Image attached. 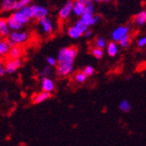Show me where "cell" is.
Returning <instances> with one entry per match:
<instances>
[{"label":"cell","instance_id":"cell-33","mask_svg":"<svg viewBox=\"0 0 146 146\" xmlns=\"http://www.w3.org/2000/svg\"><path fill=\"white\" fill-rule=\"evenodd\" d=\"M100 20H101V16L100 15L94 16V17H93V19H92V22H91V25H96Z\"/></svg>","mask_w":146,"mask_h":146},{"label":"cell","instance_id":"cell-17","mask_svg":"<svg viewBox=\"0 0 146 146\" xmlns=\"http://www.w3.org/2000/svg\"><path fill=\"white\" fill-rule=\"evenodd\" d=\"M68 34L72 38H79L82 35H83V33L80 31L75 26H72L68 31Z\"/></svg>","mask_w":146,"mask_h":146},{"label":"cell","instance_id":"cell-18","mask_svg":"<svg viewBox=\"0 0 146 146\" xmlns=\"http://www.w3.org/2000/svg\"><path fill=\"white\" fill-rule=\"evenodd\" d=\"M108 54L111 57H115L118 52V46L115 42H110L107 46Z\"/></svg>","mask_w":146,"mask_h":146},{"label":"cell","instance_id":"cell-6","mask_svg":"<svg viewBox=\"0 0 146 146\" xmlns=\"http://www.w3.org/2000/svg\"><path fill=\"white\" fill-rule=\"evenodd\" d=\"M21 67V60L19 59H11L8 60L5 64V68L7 74H12L14 73L18 68Z\"/></svg>","mask_w":146,"mask_h":146},{"label":"cell","instance_id":"cell-36","mask_svg":"<svg viewBox=\"0 0 146 146\" xmlns=\"http://www.w3.org/2000/svg\"><path fill=\"white\" fill-rule=\"evenodd\" d=\"M6 42H7V43H8V45H9V46H11V48L14 47V46H16V44H15L14 42H13V41L11 40V39L10 38H9L7 39V40H6Z\"/></svg>","mask_w":146,"mask_h":146},{"label":"cell","instance_id":"cell-39","mask_svg":"<svg viewBox=\"0 0 146 146\" xmlns=\"http://www.w3.org/2000/svg\"><path fill=\"white\" fill-rule=\"evenodd\" d=\"M85 5L86 6L93 5V0H85Z\"/></svg>","mask_w":146,"mask_h":146},{"label":"cell","instance_id":"cell-8","mask_svg":"<svg viewBox=\"0 0 146 146\" xmlns=\"http://www.w3.org/2000/svg\"><path fill=\"white\" fill-rule=\"evenodd\" d=\"M6 22L8 24V26L9 28L11 30V31H19L21 29V27L23 26V24H21L14 16L11 15L7 19H6Z\"/></svg>","mask_w":146,"mask_h":146},{"label":"cell","instance_id":"cell-12","mask_svg":"<svg viewBox=\"0 0 146 146\" xmlns=\"http://www.w3.org/2000/svg\"><path fill=\"white\" fill-rule=\"evenodd\" d=\"M17 2L16 0H3L1 9L4 11H9L17 9Z\"/></svg>","mask_w":146,"mask_h":146},{"label":"cell","instance_id":"cell-2","mask_svg":"<svg viewBox=\"0 0 146 146\" xmlns=\"http://www.w3.org/2000/svg\"><path fill=\"white\" fill-rule=\"evenodd\" d=\"M10 38L16 45H19V44H22L27 40L28 34H27V33H25V32L12 31L10 34Z\"/></svg>","mask_w":146,"mask_h":146},{"label":"cell","instance_id":"cell-41","mask_svg":"<svg viewBox=\"0 0 146 146\" xmlns=\"http://www.w3.org/2000/svg\"><path fill=\"white\" fill-rule=\"evenodd\" d=\"M93 1H95V2H101L102 0H93Z\"/></svg>","mask_w":146,"mask_h":146},{"label":"cell","instance_id":"cell-10","mask_svg":"<svg viewBox=\"0 0 146 146\" xmlns=\"http://www.w3.org/2000/svg\"><path fill=\"white\" fill-rule=\"evenodd\" d=\"M39 24L42 26V29L46 33H50L54 30V25H52V20L47 17L39 20Z\"/></svg>","mask_w":146,"mask_h":146},{"label":"cell","instance_id":"cell-22","mask_svg":"<svg viewBox=\"0 0 146 146\" xmlns=\"http://www.w3.org/2000/svg\"><path fill=\"white\" fill-rule=\"evenodd\" d=\"M11 49V46L8 45V43L6 42V40H5V41L2 40L1 42H0V54H1L2 56L7 54L8 52H10Z\"/></svg>","mask_w":146,"mask_h":146},{"label":"cell","instance_id":"cell-13","mask_svg":"<svg viewBox=\"0 0 146 146\" xmlns=\"http://www.w3.org/2000/svg\"><path fill=\"white\" fill-rule=\"evenodd\" d=\"M52 97L51 92H46V91H43L38 93V94L33 98V103L34 104H38V103H41L48 99H50Z\"/></svg>","mask_w":146,"mask_h":146},{"label":"cell","instance_id":"cell-3","mask_svg":"<svg viewBox=\"0 0 146 146\" xmlns=\"http://www.w3.org/2000/svg\"><path fill=\"white\" fill-rule=\"evenodd\" d=\"M129 33V28L128 26H119V27L115 28L113 32H112V39L113 41H119L121 39L125 37L126 35H128Z\"/></svg>","mask_w":146,"mask_h":146},{"label":"cell","instance_id":"cell-29","mask_svg":"<svg viewBox=\"0 0 146 146\" xmlns=\"http://www.w3.org/2000/svg\"><path fill=\"white\" fill-rule=\"evenodd\" d=\"M32 2V0H19L17 2V9L16 10H20L21 8L30 5V3Z\"/></svg>","mask_w":146,"mask_h":146},{"label":"cell","instance_id":"cell-27","mask_svg":"<svg viewBox=\"0 0 146 146\" xmlns=\"http://www.w3.org/2000/svg\"><path fill=\"white\" fill-rule=\"evenodd\" d=\"M91 52H92L93 56L96 57V59H102V56H103V50L101 49V48H98V47L93 48Z\"/></svg>","mask_w":146,"mask_h":146},{"label":"cell","instance_id":"cell-14","mask_svg":"<svg viewBox=\"0 0 146 146\" xmlns=\"http://www.w3.org/2000/svg\"><path fill=\"white\" fill-rule=\"evenodd\" d=\"M10 28L8 26V24L6 22V20L5 19H1L0 21V33H1L2 37H6L8 35H10Z\"/></svg>","mask_w":146,"mask_h":146},{"label":"cell","instance_id":"cell-37","mask_svg":"<svg viewBox=\"0 0 146 146\" xmlns=\"http://www.w3.org/2000/svg\"><path fill=\"white\" fill-rule=\"evenodd\" d=\"M6 73H7V72H6L5 67L4 68L3 66H1V68H0V75H1V76H4Z\"/></svg>","mask_w":146,"mask_h":146},{"label":"cell","instance_id":"cell-5","mask_svg":"<svg viewBox=\"0 0 146 146\" xmlns=\"http://www.w3.org/2000/svg\"><path fill=\"white\" fill-rule=\"evenodd\" d=\"M33 18L40 20L46 17H47L48 14V10L40 5H33Z\"/></svg>","mask_w":146,"mask_h":146},{"label":"cell","instance_id":"cell-7","mask_svg":"<svg viewBox=\"0 0 146 146\" xmlns=\"http://www.w3.org/2000/svg\"><path fill=\"white\" fill-rule=\"evenodd\" d=\"M86 5H85V0H75L74 2V8L73 12L77 16H82L85 12Z\"/></svg>","mask_w":146,"mask_h":146},{"label":"cell","instance_id":"cell-1","mask_svg":"<svg viewBox=\"0 0 146 146\" xmlns=\"http://www.w3.org/2000/svg\"><path fill=\"white\" fill-rule=\"evenodd\" d=\"M77 55V49L75 47H64L60 50L57 61L58 65H73Z\"/></svg>","mask_w":146,"mask_h":146},{"label":"cell","instance_id":"cell-9","mask_svg":"<svg viewBox=\"0 0 146 146\" xmlns=\"http://www.w3.org/2000/svg\"><path fill=\"white\" fill-rule=\"evenodd\" d=\"M74 70L73 65H58L57 74L60 76H67Z\"/></svg>","mask_w":146,"mask_h":146},{"label":"cell","instance_id":"cell-16","mask_svg":"<svg viewBox=\"0 0 146 146\" xmlns=\"http://www.w3.org/2000/svg\"><path fill=\"white\" fill-rule=\"evenodd\" d=\"M118 108L122 112L129 113L131 110V103L128 100L124 99V100L120 102V103H119V105H118Z\"/></svg>","mask_w":146,"mask_h":146},{"label":"cell","instance_id":"cell-20","mask_svg":"<svg viewBox=\"0 0 146 146\" xmlns=\"http://www.w3.org/2000/svg\"><path fill=\"white\" fill-rule=\"evenodd\" d=\"M26 17L28 18L29 19H33V5H27V6H25L23 8H21L19 10Z\"/></svg>","mask_w":146,"mask_h":146},{"label":"cell","instance_id":"cell-26","mask_svg":"<svg viewBox=\"0 0 146 146\" xmlns=\"http://www.w3.org/2000/svg\"><path fill=\"white\" fill-rule=\"evenodd\" d=\"M87 75L83 73V72H78L75 74V81L79 83H82L86 81V79H87Z\"/></svg>","mask_w":146,"mask_h":146},{"label":"cell","instance_id":"cell-4","mask_svg":"<svg viewBox=\"0 0 146 146\" xmlns=\"http://www.w3.org/2000/svg\"><path fill=\"white\" fill-rule=\"evenodd\" d=\"M73 8H74V2L69 0L67 3H66L63 7L60 10L59 12V17L60 19H67L69 15L71 14V12L73 11Z\"/></svg>","mask_w":146,"mask_h":146},{"label":"cell","instance_id":"cell-34","mask_svg":"<svg viewBox=\"0 0 146 146\" xmlns=\"http://www.w3.org/2000/svg\"><path fill=\"white\" fill-rule=\"evenodd\" d=\"M94 11H95L94 5H89V6H86L85 12H87V13H91V14H94Z\"/></svg>","mask_w":146,"mask_h":146},{"label":"cell","instance_id":"cell-28","mask_svg":"<svg viewBox=\"0 0 146 146\" xmlns=\"http://www.w3.org/2000/svg\"><path fill=\"white\" fill-rule=\"evenodd\" d=\"M95 43H96V47L103 49L106 46V39L103 38H96Z\"/></svg>","mask_w":146,"mask_h":146},{"label":"cell","instance_id":"cell-35","mask_svg":"<svg viewBox=\"0 0 146 146\" xmlns=\"http://www.w3.org/2000/svg\"><path fill=\"white\" fill-rule=\"evenodd\" d=\"M43 73H44V74H45L46 76H48V75L50 74V67H49V66H46V67L44 68Z\"/></svg>","mask_w":146,"mask_h":146},{"label":"cell","instance_id":"cell-25","mask_svg":"<svg viewBox=\"0 0 146 146\" xmlns=\"http://www.w3.org/2000/svg\"><path fill=\"white\" fill-rule=\"evenodd\" d=\"M74 26H75V27H77V28H78L80 31H81V32H82V33H83V34H84V33L88 29V25H86L84 22H82L81 19H80L79 21H77V22L75 23Z\"/></svg>","mask_w":146,"mask_h":146},{"label":"cell","instance_id":"cell-15","mask_svg":"<svg viewBox=\"0 0 146 146\" xmlns=\"http://www.w3.org/2000/svg\"><path fill=\"white\" fill-rule=\"evenodd\" d=\"M134 22L137 25H145L146 24V11H140L138 14L135 17Z\"/></svg>","mask_w":146,"mask_h":146},{"label":"cell","instance_id":"cell-24","mask_svg":"<svg viewBox=\"0 0 146 146\" xmlns=\"http://www.w3.org/2000/svg\"><path fill=\"white\" fill-rule=\"evenodd\" d=\"M93 17H94V14H91V13L84 12L83 14H82V16H81V20L89 26V25H91Z\"/></svg>","mask_w":146,"mask_h":146},{"label":"cell","instance_id":"cell-23","mask_svg":"<svg viewBox=\"0 0 146 146\" xmlns=\"http://www.w3.org/2000/svg\"><path fill=\"white\" fill-rule=\"evenodd\" d=\"M130 42H131V38H130V35H126L125 37H123L121 40H119L118 41V44H119V46H120L121 47H123V48H126V47H128L129 46V44H130Z\"/></svg>","mask_w":146,"mask_h":146},{"label":"cell","instance_id":"cell-40","mask_svg":"<svg viewBox=\"0 0 146 146\" xmlns=\"http://www.w3.org/2000/svg\"><path fill=\"white\" fill-rule=\"evenodd\" d=\"M102 1H103V2H110V1H111V0H102Z\"/></svg>","mask_w":146,"mask_h":146},{"label":"cell","instance_id":"cell-30","mask_svg":"<svg viewBox=\"0 0 146 146\" xmlns=\"http://www.w3.org/2000/svg\"><path fill=\"white\" fill-rule=\"evenodd\" d=\"M87 76H90V75H92L93 74L95 73V68L92 67V66H87V67L83 69V71H82Z\"/></svg>","mask_w":146,"mask_h":146},{"label":"cell","instance_id":"cell-31","mask_svg":"<svg viewBox=\"0 0 146 146\" xmlns=\"http://www.w3.org/2000/svg\"><path fill=\"white\" fill-rule=\"evenodd\" d=\"M46 61L50 67H54V66H56V64L58 63L57 60H55L54 57H47Z\"/></svg>","mask_w":146,"mask_h":146},{"label":"cell","instance_id":"cell-11","mask_svg":"<svg viewBox=\"0 0 146 146\" xmlns=\"http://www.w3.org/2000/svg\"><path fill=\"white\" fill-rule=\"evenodd\" d=\"M41 88L43 91L52 92L54 89V83L51 79L47 77H43L41 80Z\"/></svg>","mask_w":146,"mask_h":146},{"label":"cell","instance_id":"cell-32","mask_svg":"<svg viewBox=\"0 0 146 146\" xmlns=\"http://www.w3.org/2000/svg\"><path fill=\"white\" fill-rule=\"evenodd\" d=\"M137 45L139 47H143L146 46V37H142L138 39Z\"/></svg>","mask_w":146,"mask_h":146},{"label":"cell","instance_id":"cell-38","mask_svg":"<svg viewBox=\"0 0 146 146\" xmlns=\"http://www.w3.org/2000/svg\"><path fill=\"white\" fill-rule=\"evenodd\" d=\"M92 34H93V31H92V30H89V29H88V30H87V31L84 33V34H83V35H84L85 37L88 38V37H90Z\"/></svg>","mask_w":146,"mask_h":146},{"label":"cell","instance_id":"cell-19","mask_svg":"<svg viewBox=\"0 0 146 146\" xmlns=\"http://www.w3.org/2000/svg\"><path fill=\"white\" fill-rule=\"evenodd\" d=\"M9 54H10V58L11 59H14V60L19 59L20 56H21V54H22V51H21V49L19 47H18V46H15L14 47H12L11 49Z\"/></svg>","mask_w":146,"mask_h":146},{"label":"cell","instance_id":"cell-21","mask_svg":"<svg viewBox=\"0 0 146 146\" xmlns=\"http://www.w3.org/2000/svg\"><path fill=\"white\" fill-rule=\"evenodd\" d=\"M13 16H14L21 24H23V25H25V24H27L28 22H29V19L28 18H26L23 13L19 11V10H18L14 14H13Z\"/></svg>","mask_w":146,"mask_h":146}]
</instances>
